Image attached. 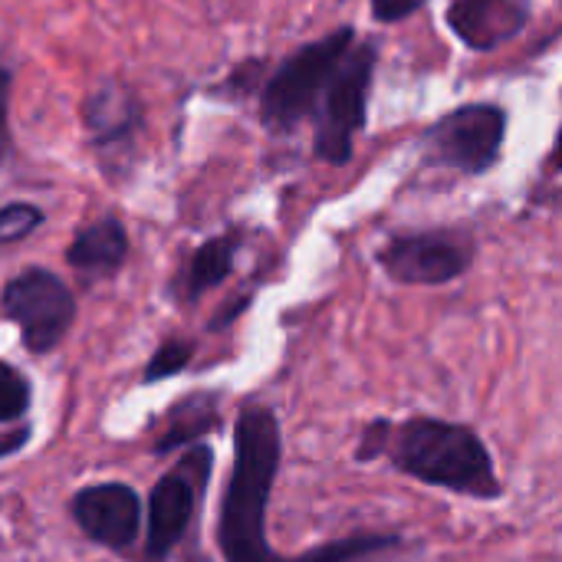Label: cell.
I'll use <instances>...</instances> for the list:
<instances>
[{"label":"cell","mask_w":562,"mask_h":562,"mask_svg":"<svg viewBox=\"0 0 562 562\" xmlns=\"http://www.w3.org/2000/svg\"><path fill=\"white\" fill-rule=\"evenodd\" d=\"M283 464V428L270 405L250 402L234 418V454L217 507L214 543L224 562H375L402 547L398 533H352L306 553H277L267 540V514Z\"/></svg>","instance_id":"cell-1"},{"label":"cell","mask_w":562,"mask_h":562,"mask_svg":"<svg viewBox=\"0 0 562 562\" xmlns=\"http://www.w3.org/2000/svg\"><path fill=\"white\" fill-rule=\"evenodd\" d=\"M379 458L425 487H441L481 504L504 497L487 441L464 422H445L431 415H415L405 422L375 418L359 435L356 461L372 464Z\"/></svg>","instance_id":"cell-2"},{"label":"cell","mask_w":562,"mask_h":562,"mask_svg":"<svg viewBox=\"0 0 562 562\" xmlns=\"http://www.w3.org/2000/svg\"><path fill=\"white\" fill-rule=\"evenodd\" d=\"M352 43H356V30L339 26L329 36L313 40V43L300 46L293 56H286L267 76V82L260 89V122L270 132L286 135L303 119H313L329 76L342 63V56L352 49Z\"/></svg>","instance_id":"cell-3"},{"label":"cell","mask_w":562,"mask_h":562,"mask_svg":"<svg viewBox=\"0 0 562 562\" xmlns=\"http://www.w3.org/2000/svg\"><path fill=\"white\" fill-rule=\"evenodd\" d=\"M214 448L207 441H198L181 451V458L155 481L148 491V501L142 507L145 514V562H165L171 550L188 537L211 477H214Z\"/></svg>","instance_id":"cell-4"},{"label":"cell","mask_w":562,"mask_h":562,"mask_svg":"<svg viewBox=\"0 0 562 562\" xmlns=\"http://www.w3.org/2000/svg\"><path fill=\"white\" fill-rule=\"evenodd\" d=\"M375 43H352L336 72L329 76L313 112V155L329 165H346L356 148V135L369 115V89L375 76Z\"/></svg>","instance_id":"cell-5"},{"label":"cell","mask_w":562,"mask_h":562,"mask_svg":"<svg viewBox=\"0 0 562 562\" xmlns=\"http://www.w3.org/2000/svg\"><path fill=\"white\" fill-rule=\"evenodd\" d=\"M0 313L20 329V342L33 356H49L72 329L76 296L46 267H26L7 280Z\"/></svg>","instance_id":"cell-6"},{"label":"cell","mask_w":562,"mask_h":562,"mask_svg":"<svg viewBox=\"0 0 562 562\" xmlns=\"http://www.w3.org/2000/svg\"><path fill=\"white\" fill-rule=\"evenodd\" d=\"M507 138V112L491 102H468L428 128V161L461 175H484L497 165Z\"/></svg>","instance_id":"cell-7"},{"label":"cell","mask_w":562,"mask_h":562,"mask_svg":"<svg viewBox=\"0 0 562 562\" xmlns=\"http://www.w3.org/2000/svg\"><path fill=\"white\" fill-rule=\"evenodd\" d=\"M474 247L454 231H418L398 234L379 250L382 270L405 286H445L468 273Z\"/></svg>","instance_id":"cell-8"},{"label":"cell","mask_w":562,"mask_h":562,"mask_svg":"<svg viewBox=\"0 0 562 562\" xmlns=\"http://www.w3.org/2000/svg\"><path fill=\"white\" fill-rule=\"evenodd\" d=\"M69 517L79 533L102 550H132L142 537V497L125 481H95L72 494Z\"/></svg>","instance_id":"cell-9"},{"label":"cell","mask_w":562,"mask_h":562,"mask_svg":"<svg viewBox=\"0 0 562 562\" xmlns=\"http://www.w3.org/2000/svg\"><path fill=\"white\" fill-rule=\"evenodd\" d=\"M445 20L464 46L491 53L527 26L530 7L524 0H451Z\"/></svg>","instance_id":"cell-10"},{"label":"cell","mask_w":562,"mask_h":562,"mask_svg":"<svg viewBox=\"0 0 562 562\" xmlns=\"http://www.w3.org/2000/svg\"><path fill=\"white\" fill-rule=\"evenodd\" d=\"M82 119L95 148H112L132 138L142 125V102L122 82H102L89 92L82 105Z\"/></svg>","instance_id":"cell-11"},{"label":"cell","mask_w":562,"mask_h":562,"mask_svg":"<svg viewBox=\"0 0 562 562\" xmlns=\"http://www.w3.org/2000/svg\"><path fill=\"white\" fill-rule=\"evenodd\" d=\"M128 257V234L119 217H99L76 231L66 263L86 277H109L115 273Z\"/></svg>","instance_id":"cell-12"},{"label":"cell","mask_w":562,"mask_h":562,"mask_svg":"<svg viewBox=\"0 0 562 562\" xmlns=\"http://www.w3.org/2000/svg\"><path fill=\"white\" fill-rule=\"evenodd\" d=\"M214 428H221V408H217V395L214 392H198V395H188L181 402H175L168 408V418H165V428L158 431L151 451L158 458H168V454H178L191 445H198L204 435H211Z\"/></svg>","instance_id":"cell-13"},{"label":"cell","mask_w":562,"mask_h":562,"mask_svg":"<svg viewBox=\"0 0 562 562\" xmlns=\"http://www.w3.org/2000/svg\"><path fill=\"white\" fill-rule=\"evenodd\" d=\"M237 250H240V240H234V237H211V240H204V244L191 254V260H188V267H184V273H181V283H178L181 300L194 303V300H201L207 290L221 286V283L234 273Z\"/></svg>","instance_id":"cell-14"},{"label":"cell","mask_w":562,"mask_h":562,"mask_svg":"<svg viewBox=\"0 0 562 562\" xmlns=\"http://www.w3.org/2000/svg\"><path fill=\"white\" fill-rule=\"evenodd\" d=\"M30 408H33V385H30V379L16 366L0 359V425L10 428V425L26 422Z\"/></svg>","instance_id":"cell-15"},{"label":"cell","mask_w":562,"mask_h":562,"mask_svg":"<svg viewBox=\"0 0 562 562\" xmlns=\"http://www.w3.org/2000/svg\"><path fill=\"white\" fill-rule=\"evenodd\" d=\"M191 359H194V346H191L188 339H165V342L151 352V359H148V366H145V372H142V382H145V385L168 382V379L181 375V372L191 366Z\"/></svg>","instance_id":"cell-16"},{"label":"cell","mask_w":562,"mask_h":562,"mask_svg":"<svg viewBox=\"0 0 562 562\" xmlns=\"http://www.w3.org/2000/svg\"><path fill=\"white\" fill-rule=\"evenodd\" d=\"M43 224V211L36 204L16 201L0 207V244H16Z\"/></svg>","instance_id":"cell-17"},{"label":"cell","mask_w":562,"mask_h":562,"mask_svg":"<svg viewBox=\"0 0 562 562\" xmlns=\"http://www.w3.org/2000/svg\"><path fill=\"white\" fill-rule=\"evenodd\" d=\"M425 7V0H372V13L375 20L382 23H395V20H405L412 13H418Z\"/></svg>","instance_id":"cell-18"},{"label":"cell","mask_w":562,"mask_h":562,"mask_svg":"<svg viewBox=\"0 0 562 562\" xmlns=\"http://www.w3.org/2000/svg\"><path fill=\"white\" fill-rule=\"evenodd\" d=\"M30 438H33V425H30V422L10 425V431H0V461L20 454V451L30 445Z\"/></svg>","instance_id":"cell-19"},{"label":"cell","mask_w":562,"mask_h":562,"mask_svg":"<svg viewBox=\"0 0 562 562\" xmlns=\"http://www.w3.org/2000/svg\"><path fill=\"white\" fill-rule=\"evenodd\" d=\"M7 109H10V72L0 66V165L10 151V128H7Z\"/></svg>","instance_id":"cell-20"}]
</instances>
